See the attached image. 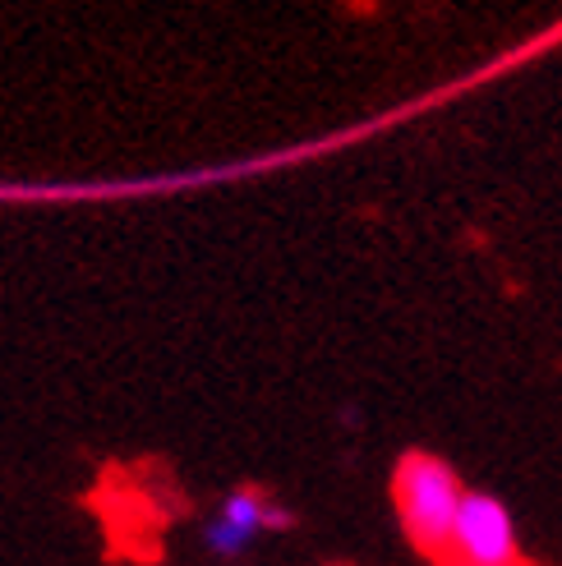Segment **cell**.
<instances>
[{"label": "cell", "instance_id": "cell-1", "mask_svg": "<svg viewBox=\"0 0 562 566\" xmlns=\"http://www.w3.org/2000/svg\"><path fill=\"white\" fill-rule=\"evenodd\" d=\"M461 474L452 461H443L438 451H406L392 470V506H397L402 534L415 553L434 562H447L452 553V525L461 506Z\"/></svg>", "mask_w": 562, "mask_h": 566}, {"label": "cell", "instance_id": "cell-2", "mask_svg": "<svg viewBox=\"0 0 562 566\" xmlns=\"http://www.w3.org/2000/svg\"><path fill=\"white\" fill-rule=\"evenodd\" d=\"M295 530V512L287 502H277L263 489H231L212 506V516L204 521V553L212 562L236 566L240 557L254 553L259 539L268 534H291Z\"/></svg>", "mask_w": 562, "mask_h": 566}, {"label": "cell", "instance_id": "cell-3", "mask_svg": "<svg viewBox=\"0 0 562 566\" xmlns=\"http://www.w3.org/2000/svg\"><path fill=\"white\" fill-rule=\"evenodd\" d=\"M447 557L466 566H517L521 534L508 502L480 489H466L457 506V525H452V553Z\"/></svg>", "mask_w": 562, "mask_h": 566}, {"label": "cell", "instance_id": "cell-4", "mask_svg": "<svg viewBox=\"0 0 562 566\" xmlns=\"http://www.w3.org/2000/svg\"><path fill=\"white\" fill-rule=\"evenodd\" d=\"M438 566H466V562H452V557H447V562H438Z\"/></svg>", "mask_w": 562, "mask_h": 566}]
</instances>
